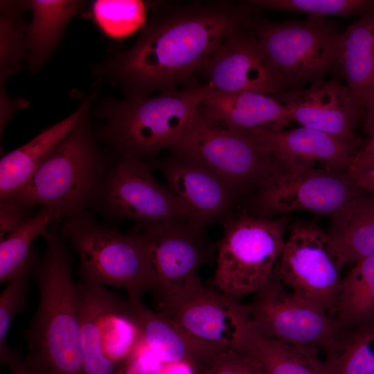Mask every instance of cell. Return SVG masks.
<instances>
[{"label":"cell","instance_id":"obj_20","mask_svg":"<svg viewBox=\"0 0 374 374\" xmlns=\"http://www.w3.org/2000/svg\"><path fill=\"white\" fill-rule=\"evenodd\" d=\"M251 134L265 151L283 163L335 172H346L362 148L360 140H345L303 126L290 130H258Z\"/></svg>","mask_w":374,"mask_h":374},{"label":"cell","instance_id":"obj_2","mask_svg":"<svg viewBox=\"0 0 374 374\" xmlns=\"http://www.w3.org/2000/svg\"><path fill=\"white\" fill-rule=\"evenodd\" d=\"M43 238L46 248L33 271L39 303L25 334L24 362L33 374H84L69 245L54 223Z\"/></svg>","mask_w":374,"mask_h":374},{"label":"cell","instance_id":"obj_13","mask_svg":"<svg viewBox=\"0 0 374 374\" xmlns=\"http://www.w3.org/2000/svg\"><path fill=\"white\" fill-rule=\"evenodd\" d=\"M153 169L141 159L119 157L113 163L93 207L112 221L188 222L185 206L168 187L155 179Z\"/></svg>","mask_w":374,"mask_h":374},{"label":"cell","instance_id":"obj_16","mask_svg":"<svg viewBox=\"0 0 374 374\" xmlns=\"http://www.w3.org/2000/svg\"><path fill=\"white\" fill-rule=\"evenodd\" d=\"M150 163L163 173L168 187L185 206L189 225L204 231L208 225L231 218L238 194L215 173L177 157Z\"/></svg>","mask_w":374,"mask_h":374},{"label":"cell","instance_id":"obj_3","mask_svg":"<svg viewBox=\"0 0 374 374\" xmlns=\"http://www.w3.org/2000/svg\"><path fill=\"white\" fill-rule=\"evenodd\" d=\"M89 114L10 198L28 208H50L62 218L95 205L113 163L92 130Z\"/></svg>","mask_w":374,"mask_h":374},{"label":"cell","instance_id":"obj_39","mask_svg":"<svg viewBox=\"0 0 374 374\" xmlns=\"http://www.w3.org/2000/svg\"><path fill=\"white\" fill-rule=\"evenodd\" d=\"M10 369L9 374H33L16 351L6 364Z\"/></svg>","mask_w":374,"mask_h":374},{"label":"cell","instance_id":"obj_18","mask_svg":"<svg viewBox=\"0 0 374 374\" xmlns=\"http://www.w3.org/2000/svg\"><path fill=\"white\" fill-rule=\"evenodd\" d=\"M229 347L250 361L261 374H328L317 347L267 337L252 325L244 305L231 299Z\"/></svg>","mask_w":374,"mask_h":374},{"label":"cell","instance_id":"obj_40","mask_svg":"<svg viewBox=\"0 0 374 374\" xmlns=\"http://www.w3.org/2000/svg\"><path fill=\"white\" fill-rule=\"evenodd\" d=\"M366 117L364 123V132L370 137L374 135V95L364 106Z\"/></svg>","mask_w":374,"mask_h":374},{"label":"cell","instance_id":"obj_22","mask_svg":"<svg viewBox=\"0 0 374 374\" xmlns=\"http://www.w3.org/2000/svg\"><path fill=\"white\" fill-rule=\"evenodd\" d=\"M201 106L214 123L240 132L283 130L292 121L286 107L274 96L258 92H221L211 89Z\"/></svg>","mask_w":374,"mask_h":374},{"label":"cell","instance_id":"obj_8","mask_svg":"<svg viewBox=\"0 0 374 374\" xmlns=\"http://www.w3.org/2000/svg\"><path fill=\"white\" fill-rule=\"evenodd\" d=\"M84 374H120L143 339L127 299L104 286L77 283Z\"/></svg>","mask_w":374,"mask_h":374},{"label":"cell","instance_id":"obj_37","mask_svg":"<svg viewBox=\"0 0 374 374\" xmlns=\"http://www.w3.org/2000/svg\"><path fill=\"white\" fill-rule=\"evenodd\" d=\"M371 166H374V135L371 137L366 145L354 155L347 170Z\"/></svg>","mask_w":374,"mask_h":374},{"label":"cell","instance_id":"obj_5","mask_svg":"<svg viewBox=\"0 0 374 374\" xmlns=\"http://www.w3.org/2000/svg\"><path fill=\"white\" fill-rule=\"evenodd\" d=\"M59 231L79 256L82 279L124 288L131 299L150 290L145 248L136 227L122 232L97 222L87 209L62 217Z\"/></svg>","mask_w":374,"mask_h":374},{"label":"cell","instance_id":"obj_35","mask_svg":"<svg viewBox=\"0 0 374 374\" xmlns=\"http://www.w3.org/2000/svg\"><path fill=\"white\" fill-rule=\"evenodd\" d=\"M33 216L31 215V208L24 206L10 197L1 200V238L4 237L21 226Z\"/></svg>","mask_w":374,"mask_h":374},{"label":"cell","instance_id":"obj_4","mask_svg":"<svg viewBox=\"0 0 374 374\" xmlns=\"http://www.w3.org/2000/svg\"><path fill=\"white\" fill-rule=\"evenodd\" d=\"M211 89L205 84L156 96L101 99L94 108L103 121L97 136L119 157H151L179 139Z\"/></svg>","mask_w":374,"mask_h":374},{"label":"cell","instance_id":"obj_19","mask_svg":"<svg viewBox=\"0 0 374 374\" xmlns=\"http://www.w3.org/2000/svg\"><path fill=\"white\" fill-rule=\"evenodd\" d=\"M229 298L204 285L195 274L174 294L158 303L165 314L190 337L214 350L229 347Z\"/></svg>","mask_w":374,"mask_h":374},{"label":"cell","instance_id":"obj_31","mask_svg":"<svg viewBox=\"0 0 374 374\" xmlns=\"http://www.w3.org/2000/svg\"><path fill=\"white\" fill-rule=\"evenodd\" d=\"M39 258V253L33 247L23 268L8 281L1 293L0 360L4 365L14 352L7 346L8 330L15 315L23 310L27 303L30 275Z\"/></svg>","mask_w":374,"mask_h":374},{"label":"cell","instance_id":"obj_32","mask_svg":"<svg viewBox=\"0 0 374 374\" xmlns=\"http://www.w3.org/2000/svg\"><path fill=\"white\" fill-rule=\"evenodd\" d=\"M93 12L98 26L112 37L127 36L146 22L145 6L141 1H96Z\"/></svg>","mask_w":374,"mask_h":374},{"label":"cell","instance_id":"obj_33","mask_svg":"<svg viewBox=\"0 0 374 374\" xmlns=\"http://www.w3.org/2000/svg\"><path fill=\"white\" fill-rule=\"evenodd\" d=\"M248 3L257 8L303 12L314 17L363 15L374 10V0H256Z\"/></svg>","mask_w":374,"mask_h":374},{"label":"cell","instance_id":"obj_29","mask_svg":"<svg viewBox=\"0 0 374 374\" xmlns=\"http://www.w3.org/2000/svg\"><path fill=\"white\" fill-rule=\"evenodd\" d=\"M23 1H1L0 3V97L6 95V81L17 74L27 60L26 29Z\"/></svg>","mask_w":374,"mask_h":374},{"label":"cell","instance_id":"obj_24","mask_svg":"<svg viewBox=\"0 0 374 374\" xmlns=\"http://www.w3.org/2000/svg\"><path fill=\"white\" fill-rule=\"evenodd\" d=\"M333 71L345 79L351 96L364 109L374 87V10L340 34Z\"/></svg>","mask_w":374,"mask_h":374},{"label":"cell","instance_id":"obj_41","mask_svg":"<svg viewBox=\"0 0 374 374\" xmlns=\"http://www.w3.org/2000/svg\"><path fill=\"white\" fill-rule=\"evenodd\" d=\"M373 95H374V87H373V91H372V93H371V96H370L369 99H370ZM369 99L368 100V101L369 100ZM368 101H367V102H368Z\"/></svg>","mask_w":374,"mask_h":374},{"label":"cell","instance_id":"obj_30","mask_svg":"<svg viewBox=\"0 0 374 374\" xmlns=\"http://www.w3.org/2000/svg\"><path fill=\"white\" fill-rule=\"evenodd\" d=\"M60 215L54 210L41 206L40 210L28 221L1 238L0 282L12 278L23 268L32 250V243L39 236H44L49 226Z\"/></svg>","mask_w":374,"mask_h":374},{"label":"cell","instance_id":"obj_34","mask_svg":"<svg viewBox=\"0 0 374 374\" xmlns=\"http://www.w3.org/2000/svg\"><path fill=\"white\" fill-rule=\"evenodd\" d=\"M202 374H261L246 357L228 347L219 353Z\"/></svg>","mask_w":374,"mask_h":374},{"label":"cell","instance_id":"obj_7","mask_svg":"<svg viewBox=\"0 0 374 374\" xmlns=\"http://www.w3.org/2000/svg\"><path fill=\"white\" fill-rule=\"evenodd\" d=\"M223 225L213 284L238 300L257 292L272 275L285 242V220L244 215Z\"/></svg>","mask_w":374,"mask_h":374},{"label":"cell","instance_id":"obj_27","mask_svg":"<svg viewBox=\"0 0 374 374\" xmlns=\"http://www.w3.org/2000/svg\"><path fill=\"white\" fill-rule=\"evenodd\" d=\"M335 319L344 330L374 319V254L355 262L342 278Z\"/></svg>","mask_w":374,"mask_h":374},{"label":"cell","instance_id":"obj_25","mask_svg":"<svg viewBox=\"0 0 374 374\" xmlns=\"http://www.w3.org/2000/svg\"><path fill=\"white\" fill-rule=\"evenodd\" d=\"M32 18L26 29V64L33 73L38 72L58 46L70 21L84 8L78 0L23 1Z\"/></svg>","mask_w":374,"mask_h":374},{"label":"cell","instance_id":"obj_28","mask_svg":"<svg viewBox=\"0 0 374 374\" xmlns=\"http://www.w3.org/2000/svg\"><path fill=\"white\" fill-rule=\"evenodd\" d=\"M324 350L328 374H374V319L343 330Z\"/></svg>","mask_w":374,"mask_h":374},{"label":"cell","instance_id":"obj_9","mask_svg":"<svg viewBox=\"0 0 374 374\" xmlns=\"http://www.w3.org/2000/svg\"><path fill=\"white\" fill-rule=\"evenodd\" d=\"M250 15L242 26L257 36L285 89H300L334 69L341 33L323 17L274 22Z\"/></svg>","mask_w":374,"mask_h":374},{"label":"cell","instance_id":"obj_21","mask_svg":"<svg viewBox=\"0 0 374 374\" xmlns=\"http://www.w3.org/2000/svg\"><path fill=\"white\" fill-rule=\"evenodd\" d=\"M127 300L146 348L164 364L184 365L202 374L223 351L197 341L165 314L145 305L141 298Z\"/></svg>","mask_w":374,"mask_h":374},{"label":"cell","instance_id":"obj_17","mask_svg":"<svg viewBox=\"0 0 374 374\" xmlns=\"http://www.w3.org/2000/svg\"><path fill=\"white\" fill-rule=\"evenodd\" d=\"M274 97L301 126L345 140H360L355 127L363 107L337 78L319 79L308 89H288Z\"/></svg>","mask_w":374,"mask_h":374},{"label":"cell","instance_id":"obj_38","mask_svg":"<svg viewBox=\"0 0 374 374\" xmlns=\"http://www.w3.org/2000/svg\"><path fill=\"white\" fill-rule=\"evenodd\" d=\"M346 173L360 187L374 193V166L347 170Z\"/></svg>","mask_w":374,"mask_h":374},{"label":"cell","instance_id":"obj_14","mask_svg":"<svg viewBox=\"0 0 374 374\" xmlns=\"http://www.w3.org/2000/svg\"><path fill=\"white\" fill-rule=\"evenodd\" d=\"M150 290L158 303L177 292L211 257L213 249L202 231L186 222L141 224Z\"/></svg>","mask_w":374,"mask_h":374},{"label":"cell","instance_id":"obj_11","mask_svg":"<svg viewBox=\"0 0 374 374\" xmlns=\"http://www.w3.org/2000/svg\"><path fill=\"white\" fill-rule=\"evenodd\" d=\"M365 190L346 172L280 161L259 186L254 204L264 218L296 211L332 215Z\"/></svg>","mask_w":374,"mask_h":374},{"label":"cell","instance_id":"obj_6","mask_svg":"<svg viewBox=\"0 0 374 374\" xmlns=\"http://www.w3.org/2000/svg\"><path fill=\"white\" fill-rule=\"evenodd\" d=\"M169 148L175 157L196 163L222 179L238 194L258 186L278 164L251 134L223 127L202 106Z\"/></svg>","mask_w":374,"mask_h":374},{"label":"cell","instance_id":"obj_23","mask_svg":"<svg viewBox=\"0 0 374 374\" xmlns=\"http://www.w3.org/2000/svg\"><path fill=\"white\" fill-rule=\"evenodd\" d=\"M92 98L0 160V199L10 197L33 175L54 148L90 112Z\"/></svg>","mask_w":374,"mask_h":374},{"label":"cell","instance_id":"obj_1","mask_svg":"<svg viewBox=\"0 0 374 374\" xmlns=\"http://www.w3.org/2000/svg\"><path fill=\"white\" fill-rule=\"evenodd\" d=\"M249 12L244 6L214 2L156 14L131 47L108 56L95 67L94 74L118 86L126 96L177 90L202 73L217 48Z\"/></svg>","mask_w":374,"mask_h":374},{"label":"cell","instance_id":"obj_26","mask_svg":"<svg viewBox=\"0 0 374 374\" xmlns=\"http://www.w3.org/2000/svg\"><path fill=\"white\" fill-rule=\"evenodd\" d=\"M328 233L346 264L374 254V193L365 190L332 215Z\"/></svg>","mask_w":374,"mask_h":374},{"label":"cell","instance_id":"obj_10","mask_svg":"<svg viewBox=\"0 0 374 374\" xmlns=\"http://www.w3.org/2000/svg\"><path fill=\"white\" fill-rule=\"evenodd\" d=\"M346 264L328 233L314 222H296L284 242L274 273L289 290L333 317L341 271Z\"/></svg>","mask_w":374,"mask_h":374},{"label":"cell","instance_id":"obj_36","mask_svg":"<svg viewBox=\"0 0 374 374\" xmlns=\"http://www.w3.org/2000/svg\"><path fill=\"white\" fill-rule=\"evenodd\" d=\"M163 364L148 349H139L126 362L120 374H163Z\"/></svg>","mask_w":374,"mask_h":374},{"label":"cell","instance_id":"obj_12","mask_svg":"<svg viewBox=\"0 0 374 374\" xmlns=\"http://www.w3.org/2000/svg\"><path fill=\"white\" fill-rule=\"evenodd\" d=\"M244 306L261 335L292 344L325 350L343 331L333 317L289 290L274 272Z\"/></svg>","mask_w":374,"mask_h":374},{"label":"cell","instance_id":"obj_15","mask_svg":"<svg viewBox=\"0 0 374 374\" xmlns=\"http://www.w3.org/2000/svg\"><path fill=\"white\" fill-rule=\"evenodd\" d=\"M213 89L275 96L286 90L257 36L242 25L217 48L202 71Z\"/></svg>","mask_w":374,"mask_h":374}]
</instances>
